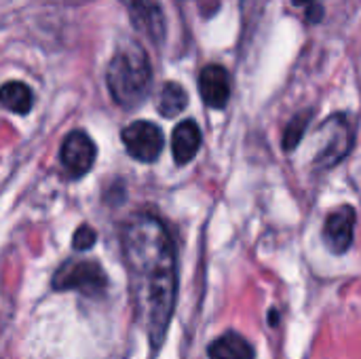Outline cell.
Segmentation results:
<instances>
[{
	"mask_svg": "<svg viewBox=\"0 0 361 359\" xmlns=\"http://www.w3.org/2000/svg\"><path fill=\"white\" fill-rule=\"evenodd\" d=\"M121 248L135 317L150 345L159 349L167 336L178 296L173 239L159 218L135 214L121 226Z\"/></svg>",
	"mask_w": 361,
	"mask_h": 359,
	"instance_id": "cell-1",
	"label": "cell"
},
{
	"mask_svg": "<svg viewBox=\"0 0 361 359\" xmlns=\"http://www.w3.org/2000/svg\"><path fill=\"white\" fill-rule=\"evenodd\" d=\"M106 83L112 99L123 108H133L144 102L150 91L152 70L148 55L140 44L121 47L106 70Z\"/></svg>",
	"mask_w": 361,
	"mask_h": 359,
	"instance_id": "cell-2",
	"label": "cell"
},
{
	"mask_svg": "<svg viewBox=\"0 0 361 359\" xmlns=\"http://www.w3.org/2000/svg\"><path fill=\"white\" fill-rule=\"evenodd\" d=\"M353 148V125L349 116L334 114L322 123L317 129V150H315V169H332L338 165Z\"/></svg>",
	"mask_w": 361,
	"mask_h": 359,
	"instance_id": "cell-3",
	"label": "cell"
},
{
	"mask_svg": "<svg viewBox=\"0 0 361 359\" xmlns=\"http://www.w3.org/2000/svg\"><path fill=\"white\" fill-rule=\"evenodd\" d=\"M55 292H80L85 296H102L108 277L104 269L93 260H68L63 262L51 281Z\"/></svg>",
	"mask_w": 361,
	"mask_h": 359,
	"instance_id": "cell-4",
	"label": "cell"
},
{
	"mask_svg": "<svg viewBox=\"0 0 361 359\" xmlns=\"http://www.w3.org/2000/svg\"><path fill=\"white\" fill-rule=\"evenodd\" d=\"M123 144L135 161L152 163L165 146V135L159 125L150 121H135L123 129Z\"/></svg>",
	"mask_w": 361,
	"mask_h": 359,
	"instance_id": "cell-5",
	"label": "cell"
},
{
	"mask_svg": "<svg viewBox=\"0 0 361 359\" xmlns=\"http://www.w3.org/2000/svg\"><path fill=\"white\" fill-rule=\"evenodd\" d=\"M95 157H97L95 142L80 129L70 131L59 150L61 165L70 178H82L85 174H89V169L95 163Z\"/></svg>",
	"mask_w": 361,
	"mask_h": 359,
	"instance_id": "cell-6",
	"label": "cell"
},
{
	"mask_svg": "<svg viewBox=\"0 0 361 359\" xmlns=\"http://www.w3.org/2000/svg\"><path fill=\"white\" fill-rule=\"evenodd\" d=\"M355 222H357V214L351 205H343L326 218L324 239L332 254L341 256L351 250L355 237Z\"/></svg>",
	"mask_w": 361,
	"mask_h": 359,
	"instance_id": "cell-7",
	"label": "cell"
},
{
	"mask_svg": "<svg viewBox=\"0 0 361 359\" xmlns=\"http://www.w3.org/2000/svg\"><path fill=\"white\" fill-rule=\"evenodd\" d=\"M199 93L209 108L222 110L231 97V78L222 66H205L199 74Z\"/></svg>",
	"mask_w": 361,
	"mask_h": 359,
	"instance_id": "cell-8",
	"label": "cell"
},
{
	"mask_svg": "<svg viewBox=\"0 0 361 359\" xmlns=\"http://www.w3.org/2000/svg\"><path fill=\"white\" fill-rule=\"evenodd\" d=\"M133 23L150 38L161 40L165 34V19L159 0H123Z\"/></svg>",
	"mask_w": 361,
	"mask_h": 359,
	"instance_id": "cell-9",
	"label": "cell"
},
{
	"mask_svg": "<svg viewBox=\"0 0 361 359\" xmlns=\"http://www.w3.org/2000/svg\"><path fill=\"white\" fill-rule=\"evenodd\" d=\"M201 129L195 121H182L171 133V152L178 165H186L201 148Z\"/></svg>",
	"mask_w": 361,
	"mask_h": 359,
	"instance_id": "cell-10",
	"label": "cell"
},
{
	"mask_svg": "<svg viewBox=\"0 0 361 359\" xmlns=\"http://www.w3.org/2000/svg\"><path fill=\"white\" fill-rule=\"evenodd\" d=\"M209 359H256L254 347L247 343V339H243L237 332H226L222 336H218L209 349Z\"/></svg>",
	"mask_w": 361,
	"mask_h": 359,
	"instance_id": "cell-11",
	"label": "cell"
},
{
	"mask_svg": "<svg viewBox=\"0 0 361 359\" xmlns=\"http://www.w3.org/2000/svg\"><path fill=\"white\" fill-rule=\"evenodd\" d=\"M0 106L15 114H27L34 106V93L25 83L8 80L0 87Z\"/></svg>",
	"mask_w": 361,
	"mask_h": 359,
	"instance_id": "cell-12",
	"label": "cell"
},
{
	"mask_svg": "<svg viewBox=\"0 0 361 359\" xmlns=\"http://www.w3.org/2000/svg\"><path fill=\"white\" fill-rule=\"evenodd\" d=\"M188 104V95L180 83H165L159 95V112L167 118L178 116Z\"/></svg>",
	"mask_w": 361,
	"mask_h": 359,
	"instance_id": "cell-13",
	"label": "cell"
},
{
	"mask_svg": "<svg viewBox=\"0 0 361 359\" xmlns=\"http://www.w3.org/2000/svg\"><path fill=\"white\" fill-rule=\"evenodd\" d=\"M309 118H311V112H302V114L294 116L290 121V125L286 127V131H283V148L288 152L294 150L300 144V140H302V135H305V131L309 127Z\"/></svg>",
	"mask_w": 361,
	"mask_h": 359,
	"instance_id": "cell-14",
	"label": "cell"
},
{
	"mask_svg": "<svg viewBox=\"0 0 361 359\" xmlns=\"http://www.w3.org/2000/svg\"><path fill=\"white\" fill-rule=\"evenodd\" d=\"M97 241V233L93 231V226L89 224H80L76 231H74V237H72V248L76 252H87L95 245Z\"/></svg>",
	"mask_w": 361,
	"mask_h": 359,
	"instance_id": "cell-15",
	"label": "cell"
},
{
	"mask_svg": "<svg viewBox=\"0 0 361 359\" xmlns=\"http://www.w3.org/2000/svg\"><path fill=\"white\" fill-rule=\"evenodd\" d=\"M309 2H313V0H294V4H309Z\"/></svg>",
	"mask_w": 361,
	"mask_h": 359,
	"instance_id": "cell-16",
	"label": "cell"
}]
</instances>
